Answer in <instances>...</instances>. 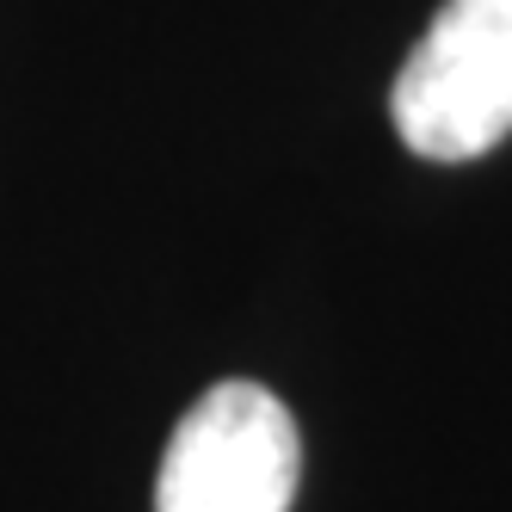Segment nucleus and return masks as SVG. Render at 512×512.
<instances>
[{"mask_svg":"<svg viewBox=\"0 0 512 512\" xmlns=\"http://www.w3.org/2000/svg\"><path fill=\"white\" fill-rule=\"evenodd\" d=\"M395 136L426 161H475L512 136V0H445L389 93Z\"/></svg>","mask_w":512,"mask_h":512,"instance_id":"1","label":"nucleus"},{"mask_svg":"<svg viewBox=\"0 0 512 512\" xmlns=\"http://www.w3.org/2000/svg\"><path fill=\"white\" fill-rule=\"evenodd\" d=\"M303 445L290 408L260 383H216L173 426L155 512H290Z\"/></svg>","mask_w":512,"mask_h":512,"instance_id":"2","label":"nucleus"}]
</instances>
